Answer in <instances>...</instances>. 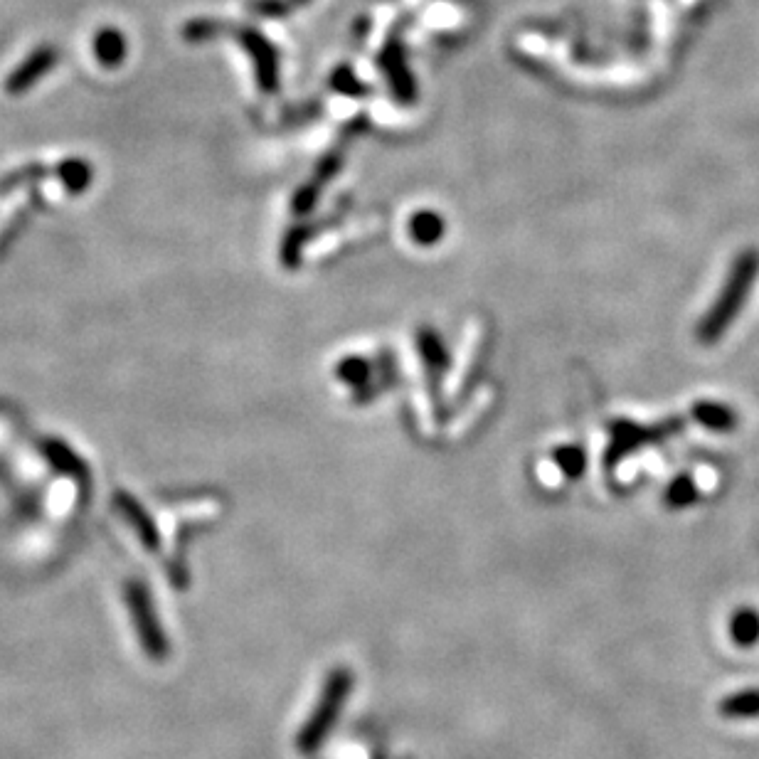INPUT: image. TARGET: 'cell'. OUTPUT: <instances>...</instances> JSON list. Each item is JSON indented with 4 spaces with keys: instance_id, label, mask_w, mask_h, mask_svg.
Returning <instances> with one entry per match:
<instances>
[{
    "instance_id": "cell-4",
    "label": "cell",
    "mask_w": 759,
    "mask_h": 759,
    "mask_svg": "<svg viewBox=\"0 0 759 759\" xmlns=\"http://www.w3.org/2000/svg\"><path fill=\"white\" fill-rule=\"evenodd\" d=\"M725 720H757L759 718V688H745L725 695L718 705Z\"/></svg>"
},
{
    "instance_id": "cell-7",
    "label": "cell",
    "mask_w": 759,
    "mask_h": 759,
    "mask_svg": "<svg viewBox=\"0 0 759 759\" xmlns=\"http://www.w3.org/2000/svg\"><path fill=\"white\" fill-rule=\"evenodd\" d=\"M341 375L348 382H363L365 375H368V368L360 360H350V363H345L341 368Z\"/></svg>"
},
{
    "instance_id": "cell-5",
    "label": "cell",
    "mask_w": 759,
    "mask_h": 759,
    "mask_svg": "<svg viewBox=\"0 0 759 759\" xmlns=\"http://www.w3.org/2000/svg\"><path fill=\"white\" fill-rule=\"evenodd\" d=\"M730 639L740 649H752L759 644V612L750 607H742L730 619Z\"/></svg>"
},
{
    "instance_id": "cell-2",
    "label": "cell",
    "mask_w": 759,
    "mask_h": 759,
    "mask_svg": "<svg viewBox=\"0 0 759 759\" xmlns=\"http://www.w3.org/2000/svg\"><path fill=\"white\" fill-rule=\"evenodd\" d=\"M350 690H353V671H348V668H333L326 686H323L321 700L313 708L309 723L301 727L299 737H296V747L304 755H311L313 750H318L326 742L328 732L336 725L343 705L348 703Z\"/></svg>"
},
{
    "instance_id": "cell-6",
    "label": "cell",
    "mask_w": 759,
    "mask_h": 759,
    "mask_svg": "<svg viewBox=\"0 0 759 759\" xmlns=\"http://www.w3.org/2000/svg\"><path fill=\"white\" fill-rule=\"evenodd\" d=\"M442 220L437 215H419L412 220V235L414 240L422 244H432L437 237H442Z\"/></svg>"
},
{
    "instance_id": "cell-3",
    "label": "cell",
    "mask_w": 759,
    "mask_h": 759,
    "mask_svg": "<svg viewBox=\"0 0 759 759\" xmlns=\"http://www.w3.org/2000/svg\"><path fill=\"white\" fill-rule=\"evenodd\" d=\"M126 604H129L141 649L146 651L151 661H166L168 654H171V646H168V636L163 631L161 621H158L156 607H153V599L146 585L136 580L129 582L126 585Z\"/></svg>"
},
{
    "instance_id": "cell-1",
    "label": "cell",
    "mask_w": 759,
    "mask_h": 759,
    "mask_svg": "<svg viewBox=\"0 0 759 759\" xmlns=\"http://www.w3.org/2000/svg\"><path fill=\"white\" fill-rule=\"evenodd\" d=\"M759 274V254L745 252L735 259L730 274H727L723 289L715 296L713 306L708 313L700 318L698 326V341L703 345L718 343L725 336L727 328L732 326L737 316H740L742 306H745L747 296H750L752 286Z\"/></svg>"
}]
</instances>
